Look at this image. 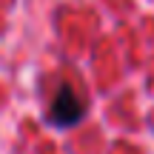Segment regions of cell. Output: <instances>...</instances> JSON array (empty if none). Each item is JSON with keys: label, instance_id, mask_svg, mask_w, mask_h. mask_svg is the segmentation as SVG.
<instances>
[{"label": "cell", "instance_id": "1", "mask_svg": "<svg viewBox=\"0 0 154 154\" xmlns=\"http://www.w3.org/2000/svg\"><path fill=\"white\" fill-rule=\"evenodd\" d=\"M46 114H49L51 126H57V128H72V126H77V123L86 117V103H83V97L69 86V83H60V88L54 91L51 106H49Z\"/></svg>", "mask_w": 154, "mask_h": 154}]
</instances>
